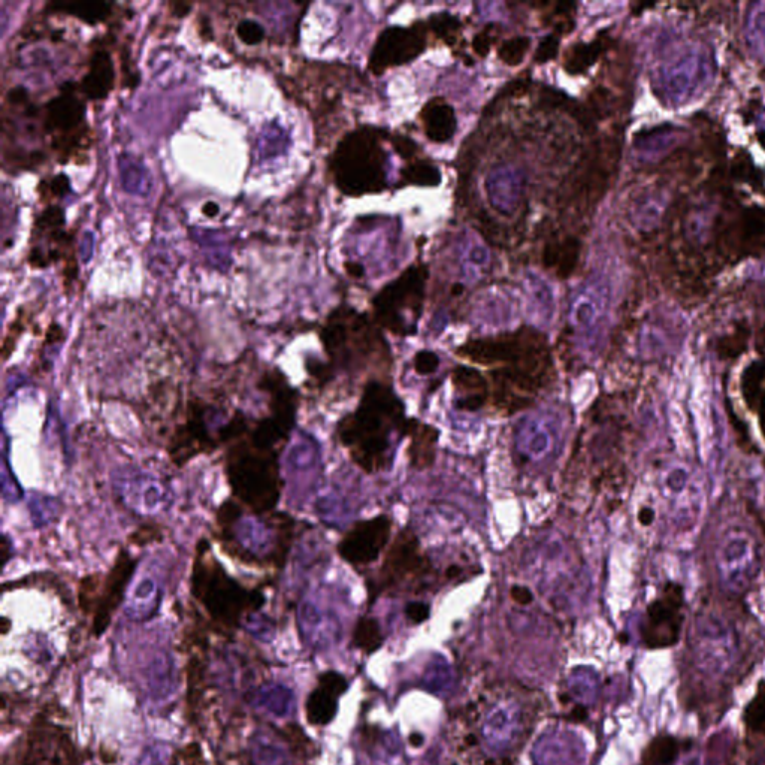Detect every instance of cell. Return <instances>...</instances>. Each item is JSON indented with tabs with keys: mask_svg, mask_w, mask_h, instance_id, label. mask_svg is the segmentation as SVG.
Listing matches in <instances>:
<instances>
[{
	"mask_svg": "<svg viewBox=\"0 0 765 765\" xmlns=\"http://www.w3.org/2000/svg\"><path fill=\"white\" fill-rule=\"evenodd\" d=\"M619 159L621 139L618 136H609L598 141L574 180V199H580L586 207L597 204L609 189L610 181L618 169Z\"/></svg>",
	"mask_w": 765,
	"mask_h": 765,
	"instance_id": "11",
	"label": "cell"
},
{
	"mask_svg": "<svg viewBox=\"0 0 765 765\" xmlns=\"http://www.w3.org/2000/svg\"><path fill=\"white\" fill-rule=\"evenodd\" d=\"M438 435V429L428 423L417 419L407 420L405 437L410 438L407 455L414 470H426L434 464L437 458Z\"/></svg>",
	"mask_w": 765,
	"mask_h": 765,
	"instance_id": "17",
	"label": "cell"
},
{
	"mask_svg": "<svg viewBox=\"0 0 765 765\" xmlns=\"http://www.w3.org/2000/svg\"><path fill=\"white\" fill-rule=\"evenodd\" d=\"M429 613L431 610L425 603H410L405 609V615L413 624H422V622L428 621Z\"/></svg>",
	"mask_w": 765,
	"mask_h": 765,
	"instance_id": "40",
	"label": "cell"
},
{
	"mask_svg": "<svg viewBox=\"0 0 765 765\" xmlns=\"http://www.w3.org/2000/svg\"><path fill=\"white\" fill-rule=\"evenodd\" d=\"M69 190V181L65 175H57L50 183H47V189L39 190L41 196H47L48 199L59 198V196L65 195Z\"/></svg>",
	"mask_w": 765,
	"mask_h": 765,
	"instance_id": "38",
	"label": "cell"
},
{
	"mask_svg": "<svg viewBox=\"0 0 765 765\" xmlns=\"http://www.w3.org/2000/svg\"><path fill=\"white\" fill-rule=\"evenodd\" d=\"M114 3L107 2H80V3H53L51 8L56 12L72 15L84 23L96 24L107 21L113 14Z\"/></svg>",
	"mask_w": 765,
	"mask_h": 765,
	"instance_id": "23",
	"label": "cell"
},
{
	"mask_svg": "<svg viewBox=\"0 0 765 765\" xmlns=\"http://www.w3.org/2000/svg\"><path fill=\"white\" fill-rule=\"evenodd\" d=\"M346 269L352 277H361L364 274V268L358 263H346Z\"/></svg>",
	"mask_w": 765,
	"mask_h": 765,
	"instance_id": "45",
	"label": "cell"
},
{
	"mask_svg": "<svg viewBox=\"0 0 765 765\" xmlns=\"http://www.w3.org/2000/svg\"><path fill=\"white\" fill-rule=\"evenodd\" d=\"M192 594L208 615L228 628H235L247 612L259 609L262 594L244 588L211 556L207 541H201L193 562Z\"/></svg>",
	"mask_w": 765,
	"mask_h": 765,
	"instance_id": "5",
	"label": "cell"
},
{
	"mask_svg": "<svg viewBox=\"0 0 765 765\" xmlns=\"http://www.w3.org/2000/svg\"><path fill=\"white\" fill-rule=\"evenodd\" d=\"M511 598L514 603L520 604V606H528L534 601V595L525 586H513L510 591Z\"/></svg>",
	"mask_w": 765,
	"mask_h": 765,
	"instance_id": "43",
	"label": "cell"
},
{
	"mask_svg": "<svg viewBox=\"0 0 765 765\" xmlns=\"http://www.w3.org/2000/svg\"><path fill=\"white\" fill-rule=\"evenodd\" d=\"M160 535H162V532H160L159 526L145 525L142 526V528H139L138 531L130 537V540H132L136 546H144V544L157 540V538L160 540Z\"/></svg>",
	"mask_w": 765,
	"mask_h": 765,
	"instance_id": "39",
	"label": "cell"
},
{
	"mask_svg": "<svg viewBox=\"0 0 765 765\" xmlns=\"http://www.w3.org/2000/svg\"><path fill=\"white\" fill-rule=\"evenodd\" d=\"M680 752L679 740L673 736H658L644 749V765H670Z\"/></svg>",
	"mask_w": 765,
	"mask_h": 765,
	"instance_id": "25",
	"label": "cell"
},
{
	"mask_svg": "<svg viewBox=\"0 0 765 765\" xmlns=\"http://www.w3.org/2000/svg\"><path fill=\"white\" fill-rule=\"evenodd\" d=\"M423 743V736L419 733H413L410 736V745L414 746V748H420Z\"/></svg>",
	"mask_w": 765,
	"mask_h": 765,
	"instance_id": "48",
	"label": "cell"
},
{
	"mask_svg": "<svg viewBox=\"0 0 765 765\" xmlns=\"http://www.w3.org/2000/svg\"><path fill=\"white\" fill-rule=\"evenodd\" d=\"M604 50L601 39L589 44H574L565 54L564 68L568 74H583L588 71Z\"/></svg>",
	"mask_w": 765,
	"mask_h": 765,
	"instance_id": "24",
	"label": "cell"
},
{
	"mask_svg": "<svg viewBox=\"0 0 765 765\" xmlns=\"http://www.w3.org/2000/svg\"><path fill=\"white\" fill-rule=\"evenodd\" d=\"M253 754H255L257 765H284L286 763V757L281 751V746L263 734H259L253 740Z\"/></svg>",
	"mask_w": 765,
	"mask_h": 765,
	"instance_id": "30",
	"label": "cell"
},
{
	"mask_svg": "<svg viewBox=\"0 0 765 765\" xmlns=\"http://www.w3.org/2000/svg\"><path fill=\"white\" fill-rule=\"evenodd\" d=\"M275 450L259 449L246 438H238L229 447L226 473L235 497L253 513L274 510L280 501L281 479Z\"/></svg>",
	"mask_w": 765,
	"mask_h": 765,
	"instance_id": "4",
	"label": "cell"
},
{
	"mask_svg": "<svg viewBox=\"0 0 765 765\" xmlns=\"http://www.w3.org/2000/svg\"><path fill=\"white\" fill-rule=\"evenodd\" d=\"M393 145H395L396 151L404 157L414 156L417 150L416 144L405 136H395Z\"/></svg>",
	"mask_w": 765,
	"mask_h": 765,
	"instance_id": "42",
	"label": "cell"
},
{
	"mask_svg": "<svg viewBox=\"0 0 765 765\" xmlns=\"http://www.w3.org/2000/svg\"><path fill=\"white\" fill-rule=\"evenodd\" d=\"M353 643L365 653H374L383 643L379 622L373 618H361L353 633Z\"/></svg>",
	"mask_w": 765,
	"mask_h": 765,
	"instance_id": "27",
	"label": "cell"
},
{
	"mask_svg": "<svg viewBox=\"0 0 765 765\" xmlns=\"http://www.w3.org/2000/svg\"><path fill=\"white\" fill-rule=\"evenodd\" d=\"M136 561L126 549H122L117 555L116 562L108 576L102 582L99 589L98 601L95 606V621H93V634L101 637L111 624L114 613L119 609L125 598L126 589L133 573H135Z\"/></svg>",
	"mask_w": 765,
	"mask_h": 765,
	"instance_id": "15",
	"label": "cell"
},
{
	"mask_svg": "<svg viewBox=\"0 0 765 765\" xmlns=\"http://www.w3.org/2000/svg\"><path fill=\"white\" fill-rule=\"evenodd\" d=\"M653 517H655V511L650 510L649 507H644L638 513V520H640L641 525H650L653 522Z\"/></svg>",
	"mask_w": 765,
	"mask_h": 765,
	"instance_id": "44",
	"label": "cell"
},
{
	"mask_svg": "<svg viewBox=\"0 0 765 765\" xmlns=\"http://www.w3.org/2000/svg\"><path fill=\"white\" fill-rule=\"evenodd\" d=\"M255 704L265 712L281 718V716H286L289 713L292 695L283 686H268V688H262L257 692Z\"/></svg>",
	"mask_w": 765,
	"mask_h": 765,
	"instance_id": "26",
	"label": "cell"
},
{
	"mask_svg": "<svg viewBox=\"0 0 765 765\" xmlns=\"http://www.w3.org/2000/svg\"><path fill=\"white\" fill-rule=\"evenodd\" d=\"M102 574H90V576L84 577L81 580L80 588H78V603H80L81 610L84 613L95 612L96 601H98L99 589H101Z\"/></svg>",
	"mask_w": 765,
	"mask_h": 765,
	"instance_id": "31",
	"label": "cell"
},
{
	"mask_svg": "<svg viewBox=\"0 0 765 765\" xmlns=\"http://www.w3.org/2000/svg\"><path fill=\"white\" fill-rule=\"evenodd\" d=\"M529 47H531V39L526 36H514V38L507 39L503 45H501L498 56L503 60L506 65L517 66L523 62L526 54H528Z\"/></svg>",
	"mask_w": 765,
	"mask_h": 765,
	"instance_id": "32",
	"label": "cell"
},
{
	"mask_svg": "<svg viewBox=\"0 0 765 765\" xmlns=\"http://www.w3.org/2000/svg\"><path fill=\"white\" fill-rule=\"evenodd\" d=\"M392 525V519L384 514L355 523L338 544V553L356 568L373 564L389 544Z\"/></svg>",
	"mask_w": 765,
	"mask_h": 765,
	"instance_id": "13",
	"label": "cell"
},
{
	"mask_svg": "<svg viewBox=\"0 0 765 765\" xmlns=\"http://www.w3.org/2000/svg\"><path fill=\"white\" fill-rule=\"evenodd\" d=\"M489 30H491V27H488V29L483 30V32H480L479 35L476 36V39H474L473 45H474V51H476L479 56L485 57L488 56L489 50H491V35H489Z\"/></svg>",
	"mask_w": 765,
	"mask_h": 765,
	"instance_id": "41",
	"label": "cell"
},
{
	"mask_svg": "<svg viewBox=\"0 0 765 765\" xmlns=\"http://www.w3.org/2000/svg\"><path fill=\"white\" fill-rule=\"evenodd\" d=\"M458 393V407L464 411H479L488 404L489 384L480 371L471 367H456L452 374Z\"/></svg>",
	"mask_w": 765,
	"mask_h": 765,
	"instance_id": "18",
	"label": "cell"
},
{
	"mask_svg": "<svg viewBox=\"0 0 765 765\" xmlns=\"http://www.w3.org/2000/svg\"><path fill=\"white\" fill-rule=\"evenodd\" d=\"M405 408L389 384L373 380L365 386L358 408L338 425V438L365 473L387 470L393 458V435L405 437Z\"/></svg>",
	"mask_w": 765,
	"mask_h": 765,
	"instance_id": "2",
	"label": "cell"
},
{
	"mask_svg": "<svg viewBox=\"0 0 765 765\" xmlns=\"http://www.w3.org/2000/svg\"><path fill=\"white\" fill-rule=\"evenodd\" d=\"M559 48V35L553 33V35L547 36L538 45L537 53H535L534 59L537 63H546L549 60L555 59L558 54Z\"/></svg>",
	"mask_w": 765,
	"mask_h": 765,
	"instance_id": "36",
	"label": "cell"
},
{
	"mask_svg": "<svg viewBox=\"0 0 765 765\" xmlns=\"http://www.w3.org/2000/svg\"><path fill=\"white\" fill-rule=\"evenodd\" d=\"M338 698L337 692L331 691L326 686L320 685L311 692L307 700V718L313 725H328L337 715Z\"/></svg>",
	"mask_w": 765,
	"mask_h": 765,
	"instance_id": "21",
	"label": "cell"
},
{
	"mask_svg": "<svg viewBox=\"0 0 765 765\" xmlns=\"http://www.w3.org/2000/svg\"><path fill=\"white\" fill-rule=\"evenodd\" d=\"M116 84L114 60L107 48H95L89 59L86 75L81 81L80 90L84 98L102 101L113 92Z\"/></svg>",
	"mask_w": 765,
	"mask_h": 765,
	"instance_id": "16",
	"label": "cell"
},
{
	"mask_svg": "<svg viewBox=\"0 0 765 765\" xmlns=\"http://www.w3.org/2000/svg\"><path fill=\"white\" fill-rule=\"evenodd\" d=\"M422 117L426 136L431 141L443 144L455 135L458 126L455 111L443 99H432L428 102L423 108Z\"/></svg>",
	"mask_w": 765,
	"mask_h": 765,
	"instance_id": "19",
	"label": "cell"
},
{
	"mask_svg": "<svg viewBox=\"0 0 765 765\" xmlns=\"http://www.w3.org/2000/svg\"><path fill=\"white\" fill-rule=\"evenodd\" d=\"M431 570V561L420 549L419 538L414 532L404 529L390 544L377 576V586L383 591L404 583L417 582L425 579Z\"/></svg>",
	"mask_w": 765,
	"mask_h": 765,
	"instance_id": "10",
	"label": "cell"
},
{
	"mask_svg": "<svg viewBox=\"0 0 765 765\" xmlns=\"http://www.w3.org/2000/svg\"><path fill=\"white\" fill-rule=\"evenodd\" d=\"M458 356L473 364L497 367L489 373V401L501 413L531 407L538 393L555 380L549 343L532 328L468 341L459 347Z\"/></svg>",
	"mask_w": 765,
	"mask_h": 765,
	"instance_id": "1",
	"label": "cell"
},
{
	"mask_svg": "<svg viewBox=\"0 0 765 765\" xmlns=\"http://www.w3.org/2000/svg\"><path fill=\"white\" fill-rule=\"evenodd\" d=\"M743 721L749 730L765 736V680L758 683L757 694L746 707Z\"/></svg>",
	"mask_w": 765,
	"mask_h": 765,
	"instance_id": "28",
	"label": "cell"
},
{
	"mask_svg": "<svg viewBox=\"0 0 765 765\" xmlns=\"http://www.w3.org/2000/svg\"><path fill=\"white\" fill-rule=\"evenodd\" d=\"M402 178L416 186H437L441 181L440 169L428 162H416L402 171Z\"/></svg>",
	"mask_w": 765,
	"mask_h": 765,
	"instance_id": "29",
	"label": "cell"
},
{
	"mask_svg": "<svg viewBox=\"0 0 765 765\" xmlns=\"http://www.w3.org/2000/svg\"><path fill=\"white\" fill-rule=\"evenodd\" d=\"M426 278L425 266H411L387 284L374 299L377 323L398 337L413 335L422 314Z\"/></svg>",
	"mask_w": 765,
	"mask_h": 765,
	"instance_id": "8",
	"label": "cell"
},
{
	"mask_svg": "<svg viewBox=\"0 0 765 765\" xmlns=\"http://www.w3.org/2000/svg\"><path fill=\"white\" fill-rule=\"evenodd\" d=\"M217 213H219V207H217V204H214V202H208L207 205L204 207V214L208 217H214L217 216Z\"/></svg>",
	"mask_w": 765,
	"mask_h": 765,
	"instance_id": "47",
	"label": "cell"
},
{
	"mask_svg": "<svg viewBox=\"0 0 765 765\" xmlns=\"http://www.w3.org/2000/svg\"><path fill=\"white\" fill-rule=\"evenodd\" d=\"M459 573H461V570H459V567H452L447 570V577L449 579H453V577L459 576Z\"/></svg>",
	"mask_w": 765,
	"mask_h": 765,
	"instance_id": "49",
	"label": "cell"
},
{
	"mask_svg": "<svg viewBox=\"0 0 765 765\" xmlns=\"http://www.w3.org/2000/svg\"><path fill=\"white\" fill-rule=\"evenodd\" d=\"M580 249L582 244L574 237L565 238L562 243H549L543 253L544 266L555 269L559 278L571 277L579 263Z\"/></svg>",
	"mask_w": 765,
	"mask_h": 765,
	"instance_id": "20",
	"label": "cell"
},
{
	"mask_svg": "<svg viewBox=\"0 0 765 765\" xmlns=\"http://www.w3.org/2000/svg\"><path fill=\"white\" fill-rule=\"evenodd\" d=\"M319 683L320 685L326 686V688L337 692L340 697L344 694V692L347 691V686H349L346 677L335 673V671H328V673H323L322 676L319 677Z\"/></svg>",
	"mask_w": 765,
	"mask_h": 765,
	"instance_id": "37",
	"label": "cell"
},
{
	"mask_svg": "<svg viewBox=\"0 0 765 765\" xmlns=\"http://www.w3.org/2000/svg\"><path fill=\"white\" fill-rule=\"evenodd\" d=\"M387 157L380 133L371 128L347 133L332 154L331 174L338 189L349 196L382 192Z\"/></svg>",
	"mask_w": 765,
	"mask_h": 765,
	"instance_id": "6",
	"label": "cell"
},
{
	"mask_svg": "<svg viewBox=\"0 0 765 765\" xmlns=\"http://www.w3.org/2000/svg\"><path fill=\"white\" fill-rule=\"evenodd\" d=\"M322 343L331 364L341 370L358 373L377 365L383 370L390 367V350L379 328L352 308H338L328 317Z\"/></svg>",
	"mask_w": 765,
	"mask_h": 765,
	"instance_id": "3",
	"label": "cell"
},
{
	"mask_svg": "<svg viewBox=\"0 0 765 765\" xmlns=\"http://www.w3.org/2000/svg\"><path fill=\"white\" fill-rule=\"evenodd\" d=\"M235 35L240 39L241 44L246 47H257L262 44L266 38V29L259 20L255 18H243L235 27Z\"/></svg>",
	"mask_w": 765,
	"mask_h": 765,
	"instance_id": "33",
	"label": "cell"
},
{
	"mask_svg": "<svg viewBox=\"0 0 765 765\" xmlns=\"http://www.w3.org/2000/svg\"><path fill=\"white\" fill-rule=\"evenodd\" d=\"M425 50V32L419 26L389 27L377 39L370 57V69L383 74L393 66L411 62Z\"/></svg>",
	"mask_w": 765,
	"mask_h": 765,
	"instance_id": "14",
	"label": "cell"
},
{
	"mask_svg": "<svg viewBox=\"0 0 765 765\" xmlns=\"http://www.w3.org/2000/svg\"><path fill=\"white\" fill-rule=\"evenodd\" d=\"M431 27L440 38H444L447 42L453 44V38H455L456 33H458L461 23H459L458 18L453 17V15L440 14L432 17Z\"/></svg>",
	"mask_w": 765,
	"mask_h": 765,
	"instance_id": "34",
	"label": "cell"
},
{
	"mask_svg": "<svg viewBox=\"0 0 765 765\" xmlns=\"http://www.w3.org/2000/svg\"><path fill=\"white\" fill-rule=\"evenodd\" d=\"M586 716H588V712H586L585 709H582V707H577V709L573 710V713L570 715L571 721H585Z\"/></svg>",
	"mask_w": 765,
	"mask_h": 765,
	"instance_id": "46",
	"label": "cell"
},
{
	"mask_svg": "<svg viewBox=\"0 0 765 765\" xmlns=\"http://www.w3.org/2000/svg\"><path fill=\"white\" fill-rule=\"evenodd\" d=\"M438 365H440V359H438L434 352H429V350H422L414 358V370L420 376L434 374L437 371Z\"/></svg>",
	"mask_w": 765,
	"mask_h": 765,
	"instance_id": "35",
	"label": "cell"
},
{
	"mask_svg": "<svg viewBox=\"0 0 765 765\" xmlns=\"http://www.w3.org/2000/svg\"><path fill=\"white\" fill-rule=\"evenodd\" d=\"M41 120L59 160L68 162L87 153L90 129L86 123V104L80 86L66 83L59 95L45 104Z\"/></svg>",
	"mask_w": 765,
	"mask_h": 765,
	"instance_id": "7",
	"label": "cell"
},
{
	"mask_svg": "<svg viewBox=\"0 0 765 765\" xmlns=\"http://www.w3.org/2000/svg\"><path fill=\"white\" fill-rule=\"evenodd\" d=\"M683 607V589L677 583H667L646 610L643 640L649 649H667L679 641L685 619Z\"/></svg>",
	"mask_w": 765,
	"mask_h": 765,
	"instance_id": "12",
	"label": "cell"
},
{
	"mask_svg": "<svg viewBox=\"0 0 765 765\" xmlns=\"http://www.w3.org/2000/svg\"><path fill=\"white\" fill-rule=\"evenodd\" d=\"M742 387L746 402L758 413L765 438V364L752 365L743 376Z\"/></svg>",
	"mask_w": 765,
	"mask_h": 765,
	"instance_id": "22",
	"label": "cell"
},
{
	"mask_svg": "<svg viewBox=\"0 0 765 765\" xmlns=\"http://www.w3.org/2000/svg\"><path fill=\"white\" fill-rule=\"evenodd\" d=\"M716 571L725 585L748 586L760 571V546L751 529L731 525L719 537L715 552Z\"/></svg>",
	"mask_w": 765,
	"mask_h": 765,
	"instance_id": "9",
	"label": "cell"
}]
</instances>
